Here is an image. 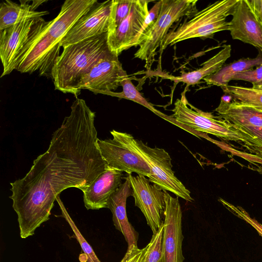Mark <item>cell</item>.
<instances>
[{
    "label": "cell",
    "mask_w": 262,
    "mask_h": 262,
    "mask_svg": "<svg viewBox=\"0 0 262 262\" xmlns=\"http://www.w3.org/2000/svg\"><path fill=\"white\" fill-rule=\"evenodd\" d=\"M242 127L247 132L254 136L262 143V127L253 126Z\"/></svg>",
    "instance_id": "4dcf8cb0"
},
{
    "label": "cell",
    "mask_w": 262,
    "mask_h": 262,
    "mask_svg": "<svg viewBox=\"0 0 262 262\" xmlns=\"http://www.w3.org/2000/svg\"><path fill=\"white\" fill-rule=\"evenodd\" d=\"M232 100L239 101L262 112V90L238 85L221 87Z\"/></svg>",
    "instance_id": "7402d4cb"
},
{
    "label": "cell",
    "mask_w": 262,
    "mask_h": 262,
    "mask_svg": "<svg viewBox=\"0 0 262 262\" xmlns=\"http://www.w3.org/2000/svg\"><path fill=\"white\" fill-rule=\"evenodd\" d=\"M118 57L110 50L107 51L82 76L79 89L97 94L116 90L121 86V82L128 76Z\"/></svg>",
    "instance_id": "7c38bea8"
},
{
    "label": "cell",
    "mask_w": 262,
    "mask_h": 262,
    "mask_svg": "<svg viewBox=\"0 0 262 262\" xmlns=\"http://www.w3.org/2000/svg\"><path fill=\"white\" fill-rule=\"evenodd\" d=\"M171 117L180 124L195 130L210 134L226 140L243 142L251 151L262 147V143L242 127L228 122L211 113L203 112L188 101L185 91L171 110Z\"/></svg>",
    "instance_id": "277c9868"
},
{
    "label": "cell",
    "mask_w": 262,
    "mask_h": 262,
    "mask_svg": "<svg viewBox=\"0 0 262 262\" xmlns=\"http://www.w3.org/2000/svg\"><path fill=\"white\" fill-rule=\"evenodd\" d=\"M251 6L262 19V0H248Z\"/></svg>",
    "instance_id": "1f68e13d"
},
{
    "label": "cell",
    "mask_w": 262,
    "mask_h": 262,
    "mask_svg": "<svg viewBox=\"0 0 262 262\" xmlns=\"http://www.w3.org/2000/svg\"><path fill=\"white\" fill-rule=\"evenodd\" d=\"M133 190L127 177L117 191L110 198L107 208L113 215L114 225L118 230L123 235L129 248L137 246L138 233L129 222L126 213V200L132 196Z\"/></svg>",
    "instance_id": "e0dca14e"
},
{
    "label": "cell",
    "mask_w": 262,
    "mask_h": 262,
    "mask_svg": "<svg viewBox=\"0 0 262 262\" xmlns=\"http://www.w3.org/2000/svg\"><path fill=\"white\" fill-rule=\"evenodd\" d=\"M112 139H98V144L101 156L110 168L137 175L149 177L150 170L144 159L129 144L126 133L111 131Z\"/></svg>",
    "instance_id": "9c48e42d"
},
{
    "label": "cell",
    "mask_w": 262,
    "mask_h": 262,
    "mask_svg": "<svg viewBox=\"0 0 262 262\" xmlns=\"http://www.w3.org/2000/svg\"><path fill=\"white\" fill-rule=\"evenodd\" d=\"M231 47L224 46L217 54L204 62L202 67L191 72L183 73L181 76H169V78L176 82H183L186 88L198 84L204 78L217 72L223 66L225 61L231 56Z\"/></svg>",
    "instance_id": "ffe728a7"
},
{
    "label": "cell",
    "mask_w": 262,
    "mask_h": 262,
    "mask_svg": "<svg viewBox=\"0 0 262 262\" xmlns=\"http://www.w3.org/2000/svg\"><path fill=\"white\" fill-rule=\"evenodd\" d=\"M123 172L107 167L106 170L83 191V202L88 209L107 208L111 196L122 183Z\"/></svg>",
    "instance_id": "2e32d148"
},
{
    "label": "cell",
    "mask_w": 262,
    "mask_h": 262,
    "mask_svg": "<svg viewBox=\"0 0 262 262\" xmlns=\"http://www.w3.org/2000/svg\"><path fill=\"white\" fill-rule=\"evenodd\" d=\"M95 118L85 101L76 98L47 150L34 160L25 177L10 183L9 198L21 238L34 235L50 219L56 197L62 191L75 187L83 192L106 170Z\"/></svg>",
    "instance_id": "6da1fadb"
},
{
    "label": "cell",
    "mask_w": 262,
    "mask_h": 262,
    "mask_svg": "<svg viewBox=\"0 0 262 262\" xmlns=\"http://www.w3.org/2000/svg\"><path fill=\"white\" fill-rule=\"evenodd\" d=\"M107 33L63 48L52 72L55 89L76 98L82 76L110 50Z\"/></svg>",
    "instance_id": "3957f363"
},
{
    "label": "cell",
    "mask_w": 262,
    "mask_h": 262,
    "mask_svg": "<svg viewBox=\"0 0 262 262\" xmlns=\"http://www.w3.org/2000/svg\"><path fill=\"white\" fill-rule=\"evenodd\" d=\"M133 0H112L109 29L113 32L128 15Z\"/></svg>",
    "instance_id": "d4e9b609"
},
{
    "label": "cell",
    "mask_w": 262,
    "mask_h": 262,
    "mask_svg": "<svg viewBox=\"0 0 262 262\" xmlns=\"http://www.w3.org/2000/svg\"><path fill=\"white\" fill-rule=\"evenodd\" d=\"M228 95L221 97L215 112L221 119L242 127H262V112L232 100Z\"/></svg>",
    "instance_id": "ac0fdd59"
},
{
    "label": "cell",
    "mask_w": 262,
    "mask_h": 262,
    "mask_svg": "<svg viewBox=\"0 0 262 262\" xmlns=\"http://www.w3.org/2000/svg\"><path fill=\"white\" fill-rule=\"evenodd\" d=\"M252 88L262 90V80L258 82L252 83Z\"/></svg>",
    "instance_id": "836d02e7"
},
{
    "label": "cell",
    "mask_w": 262,
    "mask_h": 262,
    "mask_svg": "<svg viewBox=\"0 0 262 262\" xmlns=\"http://www.w3.org/2000/svg\"><path fill=\"white\" fill-rule=\"evenodd\" d=\"M133 190L135 205L145 217L153 233L163 224L165 201L164 191L156 184H151L144 176L128 174Z\"/></svg>",
    "instance_id": "30bf717a"
},
{
    "label": "cell",
    "mask_w": 262,
    "mask_h": 262,
    "mask_svg": "<svg viewBox=\"0 0 262 262\" xmlns=\"http://www.w3.org/2000/svg\"><path fill=\"white\" fill-rule=\"evenodd\" d=\"M164 191L165 210L162 254L159 262H183L182 212L178 197Z\"/></svg>",
    "instance_id": "8fae6325"
},
{
    "label": "cell",
    "mask_w": 262,
    "mask_h": 262,
    "mask_svg": "<svg viewBox=\"0 0 262 262\" xmlns=\"http://www.w3.org/2000/svg\"><path fill=\"white\" fill-rule=\"evenodd\" d=\"M197 0H161L159 16L134 54L135 58L145 61L147 70L150 69L157 50L161 48L170 27L182 17L192 16L197 12Z\"/></svg>",
    "instance_id": "8992f818"
},
{
    "label": "cell",
    "mask_w": 262,
    "mask_h": 262,
    "mask_svg": "<svg viewBox=\"0 0 262 262\" xmlns=\"http://www.w3.org/2000/svg\"><path fill=\"white\" fill-rule=\"evenodd\" d=\"M149 1L133 0L127 17L112 32L107 33L110 51L118 56L132 47L139 46V38L145 20L148 14Z\"/></svg>",
    "instance_id": "4fadbf2b"
},
{
    "label": "cell",
    "mask_w": 262,
    "mask_h": 262,
    "mask_svg": "<svg viewBox=\"0 0 262 262\" xmlns=\"http://www.w3.org/2000/svg\"><path fill=\"white\" fill-rule=\"evenodd\" d=\"M98 1L66 0L57 16L45 25L28 42L20 53L15 70L21 73L38 71L52 77L55 63L60 55V43L76 22Z\"/></svg>",
    "instance_id": "7a4b0ae2"
},
{
    "label": "cell",
    "mask_w": 262,
    "mask_h": 262,
    "mask_svg": "<svg viewBox=\"0 0 262 262\" xmlns=\"http://www.w3.org/2000/svg\"><path fill=\"white\" fill-rule=\"evenodd\" d=\"M47 1H19V4L10 0L3 1L0 6V31L9 28L24 17L38 15L45 11L37 8Z\"/></svg>",
    "instance_id": "d6986e66"
},
{
    "label": "cell",
    "mask_w": 262,
    "mask_h": 262,
    "mask_svg": "<svg viewBox=\"0 0 262 262\" xmlns=\"http://www.w3.org/2000/svg\"><path fill=\"white\" fill-rule=\"evenodd\" d=\"M222 203L233 213L251 225L262 237V225L255 219L251 218L245 210L239 206H235L225 200Z\"/></svg>",
    "instance_id": "4316f807"
},
{
    "label": "cell",
    "mask_w": 262,
    "mask_h": 262,
    "mask_svg": "<svg viewBox=\"0 0 262 262\" xmlns=\"http://www.w3.org/2000/svg\"><path fill=\"white\" fill-rule=\"evenodd\" d=\"M126 138L133 148L149 166L150 174L148 178L151 183L163 190L173 193L177 197L190 202L194 201L190 191L174 175L172 169L171 159L165 149L149 147L128 133Z\"/></svg>",
    "instance_id": "52a82bcc"
},
{
    "label": "cell",
    "mask_w": 262,
    "mask_h": 262,
    "mask_svg": "<svg viewBox=\"0 0 262 262\" xmlns=\"http://www.w3.org/2000/svg\"><path fill=\"white\" fill-rule=\"evenodd\" d=\"M255 153L259 156V157L262 158V148H257ZM254 169L262 174V166H258L257 168H254Z\"/></svg>",
    "instance_id": "d6a6232c"
},
{
    "label": "cell",
    "mask_w": 262,
    "mask_h": 262,
    "mask_svg": "<svg viewBox=\"0 0 262 262\" xmlns=\"http://www.w3.org/2000/svg\"><path fill=\"white\" fill-rule=\"evenodd\" d=\"M239 0H222L209 4L184 21L165 36L160 49L193 38L212 37L217 32L229 30L227 17L232 15Z\"/></svg>",
    "instance_id": "5b68a950"
},
{
    "label": "cell",
    "mask_w": 262,
    "mask_h": 262,
    "mask_svg": "<svg viewBox=\"0 0 262 262\" xmlns=\"http://www.w3.org/2000/svg\"><path fill=\"white\" fill-rule=\"evenodd\" d=\"M163 223L158 231L153 233L149 243L144 262H159L162 254Z\"/></svg>",
    "instance_id": "484cf974"
},
{
    "label": "cell",
    "mask_w": 262,
    "mask_h": 262,
    "mask_svg": "<svg viewBox=\"0 0 262 262\" xmlns=\"http://www.w3.org/2000/svg\"><path fill=\"white\" fill-rule=\"evenodd\" d=\"M147 248V245L142 249L134 245L127 248V252L120 262H144Z\"/></svg>",
    "instance_id": "f1b7e54d"
},
{
    "label": "cell",
    "mask_w": 262,
    "mask_h": 262,
    "mask_svg": "<svg viewBox=\"0 0 262 262\" xmlns=\"http://www.w3.org/2000/svg\"><path fill=\"white\" fill-rule=\"evenodd\" d=\"M229 31L232 38L252 45L262 53V19L253 9L248 0H239Z\"/></svg>",
    "instance_id": "9a60e30c"
},
{
    "label": "cell",
    "mask_w": 262,
    "mask_h": 262,
    "mask_svg": "<svg viewBox=\"0 0 262 262\" xmlns=\"http://www.w3.org/2000/svg\"><path fill=\"white\" fill-rule=\"evenodd\" d=\"M111 1L97 2L70 29L60 45L64 48L108 32Z\"/></svg>",
    "instance_id": "5bb4252c"
},
{
    "label": "cell",
    "mask_w": 262,
    "mask_h": 262,
    "mask_svg": "<svg viewBox=\"0 0 262 262\" xmlns=\"http://www.w3.org/2000/svg\"><path fill=\"white\" fill-rule=\"evenodd\" d=\"M41 14L24 17L14 25L0 31V57L3 64L1 77L15 70L19 56L28 42L45 25Z\"/></svg>",
    "instance_id": "ba28073f"
},
{
    "label": "cell",
    "mask_w": 262,
    "mask_h": 262,
    "mask_svg": "<svg viewBox=\"0 0 262 262\" xmlns=\"http://www.w3.org/2000/svg\"><path fill=\"white\" fill-rule=\"evenodd\" d=\"M121 86L122 87V91L121 92L116 93L113 91H110L103 93L102 94L108 95L133 101L135 102L143 105L155 114L163 118L164 116V114L157 110L143 97L142 94L133 84L128 77H127L121 82Z\"/></svg>",
    "instance_id": "603a6c76"
},
{
    "label": "cell",
    "mask_w": 262,
    "mask_h": 262,
    "mask_svg": "<svg viewBox=\"0 0 262 262\" xmlns=\"http://www.w3.org/2000/svg\"><path fill=\"white\" fill-rule=\"evenodd\" d=\"M232 80H244L251 82L252 84L262 80V64L251 69L239 73L235 75Z\"/></svg>",
    "instance_id": "f546056e"
},
{
    "label": "cell",
    "mask_w": 262,
    "mask_h": 262,
    "mask_svg": "<svg viewBox=\"0 0 262 262\" xmlns=\"http://www.w3.org/2000/svg\"><path fill=\"white\" fill-rule=\"evenodd\" d=\"M56 201L59 204L62 216L66 219L73 231L75 238L78 242L85 258L83 262H101L96 255L91 246L88 243L78 228L67 212L59 195L56 197Z\"/></svg>",
    "instance_id": "cb8c5ba5"
},
{
    "label": "cell",
    "mask_w": 262,
    "mask_h": 262,
    "mask_svg": "<svg viewBox=\"0 0 262 262\" xmlns=\"http://www.w3.org/2000/svg\"><path fill=\"white\" fill-rule=\"evenodd\" d=\"M161 6V1H159L157 2V3L155 4V5L149 11L148 14L145 20L143 28L140 34L138 41L139 46H140V45L142 43L143 41V38L145 34L152 27L154 23L158 18L160 11Z\"/></svg>",
    "instance_id": "83f0119b"
},
{
    "label": "cell",
    "mask_w": 262,
    "mask_h": 262,
    "mask_svg": "<svg viewBox=\"0 0 262 262\" xmlns=\"http://www.w3.org/2000/svg\"><path fill=\"white\" fill-rule=\"evenodd\" d=\"M258 51L259 53L256 57L242 58L225 64L217 72L204 78L203 80L208 85L220 87L228 85L229 82L232 80L233 77L236 74L262 64V53Z\"/></svg>",
    "instance_id": "44dd1931"
}]
</instances>
